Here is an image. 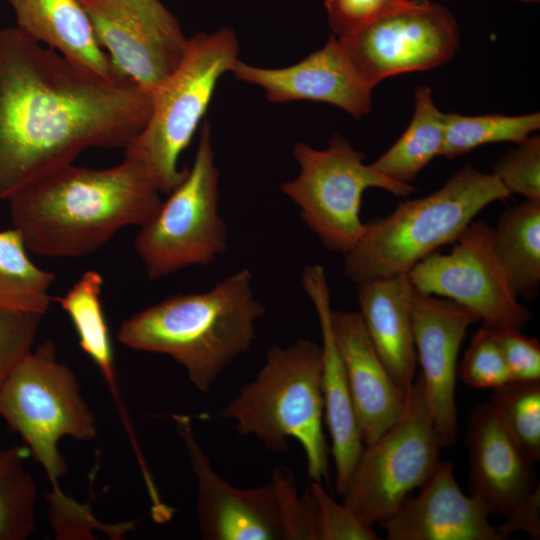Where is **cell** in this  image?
Returning a JSON list of instances; mask_svg holds the SVG:
<instances>
[{
  "mask_svg": "<svg viewBox=\"0 0 540 540\" xmlns=\"http://www.w3.org/2000/svg\"><path fill=\"white\" fill-rule=\"evenodd\" d=\"M152 95L69 61L18 27L0 29V202L89 148L122 149Z\"/></svg>",
  "mask_w": 540,
  "mask_h": 540,
  "instance_id": "6da1fadb",
  "label": "cell"
},
{
  "mask_svg": "<svg viewBox=\"0 0 540 540\" xmlns=\"http://www.w3.org/2000/svg\"><path fill=\"white\" fill-rule=\"evenodd\" d=\"M161 201L144 166L129 156L104 169L66 165L7 200L28 251L51 258L99 250L121 229L143 225Z\"/></svg>",
  "mask_w": 540,
  "mask_h": 540,
  "instance_id": "7a4b0ae2",
  "label": "cell"
},
{
  "mask_svg": "<svg viewBox=\"0 0 540 540\" xmlns=\"http://www.w3.org/2000/svg\"><path fill=\"white\" fill-rule=\"evenodd\" d=\"M244 268L204 292L179 293L127 318L119 328L124 346L170 356L191 383L208 393L222 372L246 353L265 308Z\"/></svg>",
  "mask_w": 540,
  "mask_h": 540,
  "instance_id": "3957f363",
  "label": "cell"
},
{
  "mask_svg": "<svg viewBox=\"0 0 540 540\" xmlns=\"http://www.w3.org/2000/svg\"><path fill=\"white\" fill-rule=\"evenodd\" d=\"M510 194L493 174L466 164L435 192L400 202L387 216L365 223L344 255V275L355 284L408 272L452 244L491 203Z\"/></svg>",
  "mask_w": 540,
  "mask_h": 540,
  "instance_id": "277c9868",
  "label": "cell"
},
{
  "mask_svg": "<svg viewBox=\"0 0 540 540\" xmlns=\"http://www.w3.org/2000/svg\"><path fill=\"white\" fill-rule=\"evenodd\" d=\"M240 436H255L271 452L299 442L310 480L329 481L328 447L323 431L321 346L299 339L274 345L255 378L220 411Z\"/></svg>",
  "mask_w": 540,
  "mask_h": 540,
  "instance_id": "5b68a950",
  "label": "cell"
},
{
  "mask_svg": "<svg viewBox=\"0 0 540 540\" xmlns=\"http://www.w3.org/2000/svg\"><path fill=\"white\" fill-rule=\"evenodd\" d=\"M0 417L43 467L52 485L50 513L71 507L75 500L59 486L67 471L59 443L64 437L92 440L97 426L76 375L58 360L52 340L33 348L0 385Z\"/></svg>",
  "mask_w": 540,
  "mask_h": 540,
  "instance_id": "8992f818",
  "label": "cell"
},
{
  "mask_svg": "<svg viewBox=\"0 0 540 540\" xmlns=\"http://www.w3.org/2000/svg\"><path fill=\"white\" fill-rule=\"evenodd\" d=\"M197 482L196 511L205 540H318L308 489L299 494L292 471L277 466L268 483L250 489L224 480L198 442L191 418L173 414Z\"/></svg>",
  "mask_w": 540,
  "mask_h": 540,
  "instance_id": "52a82bcc",
  "label": "cell"
},
{
  "mask_svg": "<svg viewBox=\"0 0 540 540\" xmlns=\"http://www.w3.org/2000/svg\"><path fill=\"white\" fill-rule=\"evenodd\" d=\"M234 31L222 28L188 38L185 56L152 95L150 117L123 150L138 160L160 193H170L186 176L178 160L205 115L219 78L238 60Z\"/></svg>",
  "mask_w": 540,
  "mask_h": 540,
  "instance_id": "ba28073f",
  "label": "cell"
},
{
  "mask_svg": "<svg viewBox=\"0 0 540 540\" xmlns=\"http://www.w3.org/2000/svg\"><path fill=\"white\" fill-rule=\"evenodd\" d=\"M218 184L211 130L205 122L186 176L135 237L136 254L150 279L211 264L226 251L228 228L219 213Z\"/></svg>",
  "mask_w": 540,
  "mask_h": 540,
  "instance_id": "9c48e42d",
  "label": "cell"
},
{
  "mask_svg": "<svg viewBox=\"0 0 540 540\" xmlns=\"http://www.w3.org/2000/svg\"><path fill=\"white\" fill-rule=\"evenodd\" d=\"M293 155L300 172L280 190L298 206L301 219L322 244L343 255L364 232L361 205L367 189L380 188L398 197L416 191L412 184L396 182L365 164L364 155L340 134L324 150L299 142Z\"/></svg>",
  "mask_w": 540,
  "mask_h": 540,
  "instance_id": "30bf717a",
  "label": "cell"
},
{
  "mask_svg": "<svg viewBox=\"0 0 540 540\" xmlns=\"http://www.w3.org/2000/svg\"><path fill=\"white\" fill-rule=\"evenodd\" d=\"M441 448L420 379L407 393L400 418L364 445L343 492V504L365 523H383L421 487L439 464Z\"/></svg>",
  "mask_w": 540,
  "mask_h": 540,
  "instance_id": "8fae6325",
  "label": "cell"
},
{
  "mask_svg": "<svg viewBox=\"0 0 540 540\" xmlns=\"http://www.w3.org/2000/svg\"><path fill=\"white\" fill-rule=\"evenodd\" d=\"M452 244L448 253L434 252L408 272L414 288L459 304L498 332L521 331L532 315L498 260L493 227L473 220Z\"/></svg>",
  "mask_w": 540,
  "mask_h": 540,
  "instance_id": "7c38bea8",
  "label": "cell"
},
{
  "mask_svg": "<svg viewBox=\"0 0 540 540\" xmlns=\"http://www.w3.org/2000/svg\"><path fill=\"white\" fill-rule=\"evenodd\" d=\"M459 38L456 20L446 7L412 0L338 40L359 75L374 88L388 77L449 61Z\"/></svg>",
  "mask_w": 540,
  "mask_h": 540,
  "instance_id": "4fadbf2b",
  "label": "cell"
},
{
  "mask_svg": "<svg viewBox=\"0 0 540 540\" xmlns=\"http://www.w3.org/2000/svg\"><path fill=\"white\" fill-rule=\"evenodd\" d=\"M115 74L153 95L183 60L188 38L160 0H79Z\"/></svg>",
  "mask_w": 540,
  "mask_h": 540,
  "instance_id": "5bb4252c",
  "label": "cell"
},
{
  "mask_svg": "<svg viewBox=\"0 0 540 540\" xmlns=\"http://www.w3.org/2000/svg\"><path fill=\"white\" fill-rule=\"evenodd\" d=\"M412 321L417 362L421 366L418 378L440 446L444 448L455 441L458 432V354L469 327L479 319L449 299L415 289Z\"/></svg>",
  "mask_w": 540,
  "mask_h": 540,
  "instance_id": "9a60e30c",
  "label": "cell"
},
{
  "mask_svg": "<svg viewBox=\"0 0 540 540\" xmlns=\"http://www.w3.org/2000/svg\"><path fill=\"white\" fill-rule=\"evenodd\" d=\"M231 72L239 80L262 87L271 102H324L355 118L366 115L372 107L373 87L359 75L334 35L294 65L261 68L237 60Z\"/></svg>",
  "mask_w": 540,
  "mask_h": 540,
  "instance_id": "2e32d148",
  "label": "cell"
},
{
  "mask_svg": "<svg viewBox=\"0 0 540 540\" xmlns=\"http://www.w3.org/2000/svg\"><path fill=\"white\" fill-rule=\"evenodd\" d=\"M450 462H439L415 498L382 524L389 540H500L486 504L465 495Z\"/></svg>",
  "mask_w": 540,
  "mask_h": 540,
  "instance_id": "e0dca14e",
  "label": "cell"
},
{
  "mask_svg": "<svg viewBox=\"0 0 540 540\" xmlns=\"http://www.w3.org/2000/svg\"><path fill=\"white\" fill-rule=\"evenodd\" d=\"M338 347L364 445L402 415L406 397L377 354L358 311L331 312Z\"/></svg>",
  "mask_w": 540,
  "mask_h": 540,
  "instance_id": "ac0fdd59",
  "label": "cell"
},
{
  "mask_svg": "<svg viewBox=\"0 0 540 540\" xmlns=\"http://www.w3.org/2000/svg\"><path fill=\"white\" fill-rule=\"evenodd\" d=\"M302 286L316 310L321 330L324 419L332 443L336 489L342 495L364 443L332 331L330 289L325 269L318 264L306 266L302 272Z\"/></svg>",
  "mask_w": 540,
  "mask_h": 540,
  "instance_id": "d6986e66",
  "label": "cell"
},
{
  "mask_svg": "<svg viewBox=\"0 0 540 540\" xmlns=\"http://www.w3.org/2000/svg\"><path fill=\"white\" fill-rule=\"evenodd\" d=\"M471 495L491 514L508 515L536 488L529 462L486 404L476 407L467 431Z\"/></svg>",
  "mask_w": 540,
  "mask_h": 540,
  "instance_id": "ffe728a7",
  "label": "cell"
},
{
  "mask_svg": "<svg viewBox=\"0 0 540 540\" xmlns=\"http://www.w3.org/2000/svg\"><path fill=\"white\" fill-rule=\"evenodd\" d=\"M414 292L407 274L357 284L358 313L377 354L405 394L415 382L417 365Z\"/></svg>",
  "mask_w": 540,
  "mask_h": 540,
  "instance_id": "44dd1931",
  "label": "cell"
},
{
  "mask_svg": "<svg viewBox=\"0 0 540 540\" xmlns=\"http://www.w3.org/2000/svg\"><path fill=\"white\" fill-rule=\"evenodd\" d=\"M16 27L72 63L109 79L118 77L99 46L79 0H7Z\"/></svg>",
  "mask_w": 540,
  "mask_h": 540,
  "instance_id": "7402d4cb",
  "label": "cell"
},
{
  "mask_svg": "<svg viewBox=\"0 0 540 540\" xmlns=\"http://www.w3.org/2000/svg\"><path fill=\"white\" fill-rule=\"evenodd\" d=\"M103 283L98 271L88 270L56 301L70 318L81 349L101 372L125 428L130 430L132 427L119 396L111 336L102 307Z\"/></svg>",
  "mask_w": 540,
  "mask_h": 540,
  "instance_id": "603a6c76",
  "label": "cell"
},
{
  "mask_svg": "<svg viewBox=\"0 0 540 540\" xmlns=\"http://www.w3.org/2000/svg\"><path fill=\"white\" fill-rule=\"evenodd\" d=\"M493 242L516 295L536 296L540 286V201L525 200L503 211L493 227Z\"/></svg>",
  "mask_w": 540,
  "mask_h": 540,
  "instance_id": "cb8c5ba5",
  "label": "cell"
},
{
  "mask_svg": "<svg viewBox=\"0 0 540 540\" xmlns=\"http://www.w3.org/2000/svg\"><path fill=\"white\" fill-rule=\"evenodd\" d=\"M444 113L423 86L415 91L412 120L399 139L371 165L386 177L411 184L436 156H441L444 140Z\"/></svg>",
  "mask_w": 540,
  "mask_h": 540,
  "instance_id": "d4e9b609",
  "label": "cell"
},
{
  "mask_svg": "<svg viewBox=\"0 0 540 540\" xmlns=\"http://www.w3.org/2000/svg\"><path fill=\"white\" fill-rule=\"evenodd\" d=\"M20 232L0 230V308L44 315L55 275L35 265Z\"/></svg>",
  "mask_w": 540,
  "mask_h": 540,
  "instance_id": "484cf974",
  "label": "cell"
},
{
  "mask_svg": "<svg viewBox=\"0 0 540 540\" xmlns=\"http://www.w3.org/2000/svg\"><path fill=\"white\" fill-rule=\"evenodd\" d=\"M444 140L441 156L459 157L484 144L498 142L520 143L540 128L539 112L507 116L488 114L478 116L448 113L443 115Z\"/></svg>",
  "mask_w": 540,
  "mask_h": 540,
  "instance_id": "4316f807",
  "label": "cell"
},
{
  "mask_svg": "<svg viewBox=\"0 0 540 540\" xmlns=\"http://www.w3.org/2000/svg\"><path fill=\"white\" fill-rule=\"evenodd\" d=\"M28 449L0 450V540H25L36 528L37 488L26 470Z\"/></svg>",
  "mask_w": 540,
  "mask_h": 540,
  "instance_id": "83f0119b",
  "label": "cell"
},
{
  "mask_svg": "<svg viewBox=\"0 0 540 540\" xmlns=\"http://www.w3.org/2000/svg\"><path fill=\"white\" fill-rule=\"evenodd\" d=\"M498 423L532 464L540 459V381H510L487 403Z\"/></svg>",
  "mask_w": 540,
  "mask_h": 540,
  "instance_id": "f1b7e54d",
  "label": "cell"
},
{
  "mask_svg": "<svg viewBox=\"0 0 540 540\" xmlns=\"http://www.w3.org/2000/svg\"><path fill=\"white\" fill-rule=\"evenodd\" d=\"M457 376L475 388L495 389L512 381L496 330L483 326L475 332Z\"/></svg>",
  "mask_w": 540,
  "mask_h": 540,
  "instance_id": "f546056e",
  "label": "cell"
},
{
  "mask_svg": "<svg viewBox=\"0 0 540 540\" xmlns=\"http://www.w3.org/2000/svg\"><path fill=\"white\" fill-rule=\"evenodd\" d=\"M495 163L492 173L511 194L540 201V138L528 137Z\"/></svg>",
  "mask_w": 540,
  "mask_h": 540,
  "instance_id": "4dcf8cb0",
  "label": "cell"
},
{
  "mask_svg": "<svg viewBox=\"0 0 540 540\" xmlns=\"http://www.w3.org/2000/svg\"><path fill=\"white\" fill-rule=\"evenodd\" d=\"M313 498L318 525V540H377L373 526L362 521L344 504L337 503L322 483L310 480L307 488Z\"/></svg>",
  "mask_w": 540,
  "mask_h": 540,
  "instance_id": "1f68e13d",
  "label": "cell"
},
{
  "mask_svg": "<svg viewBox=\"0 0 540 540\" xmlns=\"http://www.w3.org/2000/svg\"><path fill=\"white\" fill-rule=\"evenodd\" d=\"M43 316L0 308V385L32 351Z\"/></svg>",
  "mask_w": 540,
  "mask_h": 540,
  "instance_id": "d6a6232c",
  "label": "cell"
},
{
  "mask_svg": "<svg viewBox=\"0 0 540 540\" xmlns=\"http://www.w3.org/2000/svg\"><path fill=\"white\" fill-rule=\"evenodd\" d=\"M412 0H325L329 25L343 38L378 17L407 6Z\"/></svg>",
  "mask_w": 540,
  "mask_h": 540,
  "instance_id": "836d02e7",
  "label": "cell"
},
{
  "mask_svg": "<svg viewBox=\"0 0 540 540\" xmlns=\"http://www.w3.org/2000/svg\"><path fill=\"white\" fill-rule=\"evenodd\" d=\"M498 335L511 380L540 381L538 340L516 330L501 331Z\"/></svg>",
  "mask_w": 540,
  "mask_h": 540,
  "instance_id": "e575fe53",
  "label": "cell"
},
{
  "mask_svg": "<svg viewBox=\"0 0 540 540\" xmlns=\"http://www.w3.org/2000/svg\"><path fill=\"white\" fill-rule=\"evenodd\" d=\"M539 486L519 505H517L508 515L507 520L498 526V530L503 538L512 532L523 531L532 538L539 539L540 536V494Z\"/></svg>",
  "mask_w": 540,
  "mask_h": 540,
  "instance_id": "d590c367",
  "label": "cell"
},
{
  "mask_svg": "<svg viewBox=\"0 0 540 540\" xmlns=\"http://www.w3.org/2000/svg\"><path fill=\"white\" fill-rule=\"evenodd\" d=\"M523 3H539L540 0H518Z\"/></svg>",
  "mask_w": 540,
  "mask_h": 540,
  "instance_id": "8d00e7d4",
  "label": "cell"
}]
</instances>
